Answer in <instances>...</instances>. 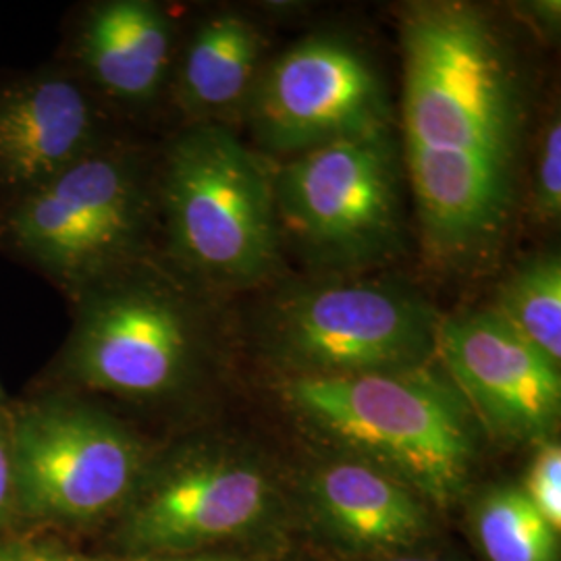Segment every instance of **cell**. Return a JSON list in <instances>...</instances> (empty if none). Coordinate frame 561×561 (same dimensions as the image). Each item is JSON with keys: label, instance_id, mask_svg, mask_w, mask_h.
Listing matches in <instances>:
<instances>
[{"label": "cell", "instance_id": "cell-9", "mask_svg": "<svg viewBox=\"0 0 561 561\" xmlns=\"http://www.w3.org/2000/svg\"><path fill=\"white\" fill-rule=\"evenodd\" d=\"M187 306L161 289L131 285L92 306L81 329L78 366L94 387L157 396L180 382L196 350Z\"/></svg>", "mask_w": 561, "mask_h": 561}, {"label": "cell", "instance_id": "cell-14", "mask_svg": "<svg viewBox=\"0 0 561 561\" xmlns=\"http://www.w3.org/2000/svg\"><path fill=\"white\" fill-rule=\"evenodd\" d=\"M259 27L240 13H219L204 21L181 69V99L198 115L221 117L243 111L261 76Z\"/></svg>", "mask_w": 561, "mask_h": 561}, {"label": "cell", "instance_id": "cell-20", "mask_svg": "<svg viewBox=\"0 0 561 561\" xmlns=\"http://www.w3.org/2000/svg\"><path fill=\"white\" fill-rule=\"evenodd\" d=\"M13 470H11V447L0 435V518L7 514L11 502Z\"/></svg>", "mask_w": 561, "mask_h": 561}, {"label": "cell", "instance_id": "cell-6", "mask_svg": "<svg viewBox=\"0 0 561 561\" xmlns=\"http://www.w3.org/2000/svg\"><path fill=\"white\" fill-rule=\"evenodd\" d=\"M241 113L254 150L280 161L391 131L379 69L358 44L333 34L298 42L262 67Z\"/></svg>", "mask_w": 561, "mask_h": 561}, {"label": "cell", "instance_id": "cell-1", "mask_svg": "<svg viewBox=\"0 0 561 561\" xmlns=\"http://www.w3.org/2000/svg\"><path fill=\"white\" fill-rule=\"evenodd\" d=\"M403 161L428 256L472 268L514 215L524 129L520 65L497 23L470 2L403 9Z\"/></svg>", "mask_w": 561, "mask_h": 561}, {"label": "cell", "instance_id": "cell-12", "mask_svg": "<svg viewBox=\"0 0 561 561\" xmlns=\"http://www.w3.org/2000/svg\"><path fill=\"white\" fill-rule=\"evenodd\" d=\"M314 491L331 524L364 547H403L426 530L416 493L366 461L329 463L317 474Z\"/></svg>", "mask_w": 561, "mask_h": 561}, {"label": "cell", "instance_id": "cell-4", "mask_svg": "<svg viewBox=\"0 0 561 561\" xmlns=\"http://www.w3.org/2000/svg\"><path fill=\"white\" fill-rule=\"evenodd\" d=\"M439 322L433 304L403 283L329 277L280 287L256 327L291 377H340L426 366Z\"/></svg>", "mask_w": 561, "mask_h": 561}, {"label": "cell", "instance_id": "cell-3", "mask_svg": "<svg viewBox=\"0 0 561 561\" xmlns=\"http://www.w3.org/2000/svg\"><path fill=\"white\" fill-rule=\"evenodd\" d=\"M162 194L173 245L204 279L245 289L279 271L273 162L231 129L198 125L178 138Z\"/></svg>", "mask_w": 561, "mask_h": 561}, {"label": "cell", "instance_id": "cell-18", "mask_svg": "<svg viewBox=\"0 0 561 561\" xmlns=\"http://www.w3.org/2000/svg\"><path fill=\"white\" fill-rule=\"evenodd\" d=\"M524 495L539 510L553 530L561 528V447L545 442L530 463L524 482Z\"/></svg>", "mask_w": 561, "mask_h": 561}, {"label": "cell", "instance_id": "cell-21", "mask_svg": "<svg viewBox=\"0 0 561 561\" xmlns=\"http://www.w3.org/2000/svg\"><path fill=\"white\" fill-rule=\"evenodd\" d=\"M393 561H439V560H424V558H401V560Z\"/></svg>", "mask_w": 561, "mask_h": 561}, {"label": "cell", "instance_id": "cell-7", "mask_svg": "<svg viewBox=\"0 0 561 561\" xmlns=\"http://www.w3.org/2000/svg\"><path fill=\"white\" fill-rule=\"evenodd\" d=\"M140 451L115 422L88 410L55 408L25 416L11 447L23 510L83 520L119 503L138 477Z\"/></svg>", "mask_w": 561, "mask_h": 561}, {"label": "cell", "instance_id": "cell-19", "mask_svg": "<svg viewBox=\"0 0 561 561\" xmlns=\"http://www.w3.org/2000/svg\"><path fill=\"white\" fill-rule=\"evenodd\" d=\"M535 208L545 221H558L561 213V125L551 121L542 136L535 169Z\"/></svg>", "mask_w": 561, "mask_h": 561}, {"label": "cell", "instance_id": "cell-10", "mask_svg": "<svg viewBox=\"0 0 561 561\" xmlns=\"http://www.w3.org/2000/svg\"><path fill=\"white\" fill-rule=\"evenodd\" d=\"M268 484L256 466L236 456L190 461L141 503L131 541L148 549H187L250 528L264 514Z\"/></svg>", "mask_w": 561, "mask_h": 561}, {"label": "cell", "instance_id": "cell-13", "mask_svg": "<svg viewBox=\"0 0 561 561\" xmlns=\"http://www.w3.org/2000/svg\"><path fill=\"white\" fill-rule=\"evenodd\" d=\"M171 32L161 11L140 0H115L92 15L83 38L85 60L106 90L141 101L161 85Z\"/></svg>", "mask_w": 561, "mask_h": 561}, {"label": "cell", "instance_id": "cell-11", "mask_svg": "<svg viewBox=\"0 0 561 561\" xmlns=\"http://www.w3.org/2000/svg\"><path fill=\"white\" fill-rule=\"evenodd\" d=\"M90 106L67 81H44L0 111V164L18 181L57 178L90 134Z\"/></svg>", "mask_w": 561, "mask_h": 561}, {"label": "cell", "instance_id": "cell-2", "mask_svg": "<svg viewBox=\"0 0 561 561\" xmlns=\"http://www.w3.org/2000/svg\"><path fill=\"white\" fill-rule=\"evenodd\" d=\"M283 396L304 421L433 503L460 497L474 437L460 393L426 368L289 377Z\"/></svg>", "mask_w": 561, "mask_h": 561}, {"label": "cell", "instance_id": "cell-16", "mask_svg": "<svg viewBox=\"0 0 561 561\" xmlns=\"http://www.w3.org/2000/svg\"><path fill=\"white\" fill-rule=\"evenodd\" d=\"M493 310L556 368L561 364V259L537 254L503 280Z\"/></svg>", "mask_w": 561, "mask_h": 561}, {"label": "cell", "instance_id": "cell-15", "mask_svg": "<svg viewBox=\"0 0 561 561\" xmlns=\"http://www.w3.org/2000/svg\"><path fill=\"white\" fill-rule=\"evenodd\" d=\"M15 231L32 252L65 271H94L119 259L127 250V245L53 190L21 206Z\"/></svg>", "mask_w": 561, "mask_h": 561}, {"label": "cell", "instance_id": "cell-5", "mask_svg": "<svg viewBox=\"0 0 561 561\" xmlns=\"http://www.w3.org/2000/svg\"><path fill=\"white\" fill-rule=\"evenodd\" d=\"M273 194L283 248L317 271L343 277L401 250V162L391 131L273 162Z\"/></svg>", "mask_w": 561, "mask_h": 561}, {"label": "cell", "instance_id": "cell-8", "mask_svg": "<svg viewBox=\"0 0 561 561\" xmlns=\"http://www.w3.org/2000/svg\"><path fill=\"white\" fill-rule=\"evenodd\" d=\"M435 358L484 426L510 442H545L558 426L560 368L493 310L442 317Z\"/></svg>", "mask_w": 561, "mask_h": 561}, {"label": "cell", "instance_id": "cell-17", "mask_svg": "<svg viewBox=\"0 0 561 561\" xmlns=\"http://www.w3.org/2000/svg\"><path fill=\"white\" fill-rule=\"evenodd\" d=\"M477 533L491 561H558V530L516 486L482 500Z\"/></svg>", "mask_w": 561, "mask_h": 561}, {"label": "cell", "instance_id": "cell-22", "mask_svg": "<svg viewBox=\"0 0 561 561\" xmlns=\"http://www.w3.org/2000/svg\"><path fill=\"white\" fill-rule=\"evenodd\" d=\"M201 561H206V560H201Z\"/></svg>", "mask_w": 561, "mask_h": 561}]
</instances>
